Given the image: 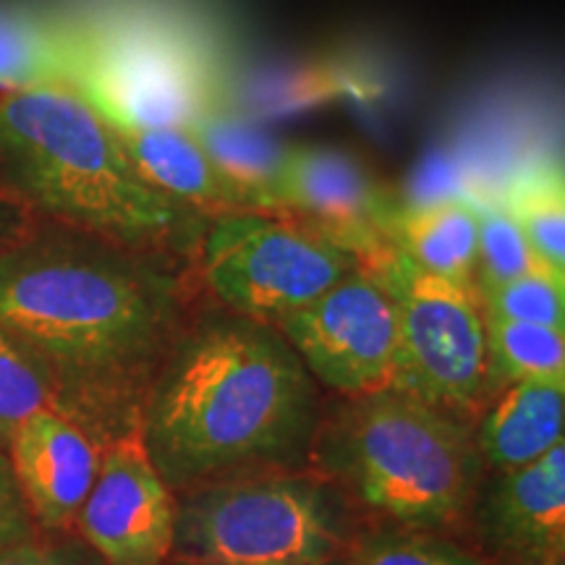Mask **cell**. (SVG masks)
<instances>
[{"instance_id":"8","label":"cell","mask_w":565,"mask_h":565,"mask_svg":"<svg viewBox=\"0 0 565 565\" xmlns=\"http://www.w3.org/2000/svg\"><path fill=\"white\" fill-rule=\"evenodd\" d=\"M79 42L74 87L118 129H192L217 108L192 47L152 30H108Z\"/></svg>"},{"instance_id":"14","label":"cell","mask_w":565,"mask_h":565,"mask_svg":"<svg viewBox=\"0 0 565 565\" xmlns=\"http://www.w3.org/2000/svg\"><path fill=\"white\" fill-rule=\"evenodd\" d=\"M134 162L162 194L204 217L252 212L189 129H118Z\"/></svg>"},{"instance_id":"13","label":"cell","mask_w":565,"mask_h":565,"mask_svg":"<svg viewBox=\"0 0 565 565\" xmlns=\"http://www.w3.org/2000/svg\"><path fill=\"white\" fill-rule=\"evenodd\" d=\"M487 542L524 561L563 557L565 545V443L540 461L500 471L482 500Z\"/></svg>"},{"instance_id":"2","label":"cell","mask_w":565,"mask_h":565,"mask_svg":"<svg viewBox=\"0 0 565 565\" xmlns=\"http://www.w3.org/2000/svg\"><path fill=\"white\" fill-rule=\"evenodd\" d=\"M317 429L315 380L278 328L215 315L179 338L154 380L141 440L171 487L291 461Z\"/></svg>"},{"instance_id":"12","label":"cell","mask_w":565,"mask_h":565,"mask_svg":"<svg viewBox=\"0 0 565 565\" xmlns=\"http://www.w3.org/2000/svg\"><path fill=\"white\" fill-rule=\"evenodd\" d=\"M9 450L13 479L34 519L47 529L74 521L100 469L89 437L55 408H42L13 433Z\"/></svg>"},{"instance_id":"27","label":"cell","mask_w":565,"mask_h":565,"mask_svg":"<svg viewBox=\"0 0 565 565\" xmlns=\"http://www.w3.org/2000/svg\"><path fill=\"white\" fill-rule=\"evenodd\" d=\"M519 565H563V557H545V561H524Z\"/></svg>"},{"instance_id":"6","label":"cell","mask_w":565,"mask_h":565,"mask_svg":"<svg viewBox=\"0 0 565 565\" xmlns=\"http://www.w3.org/2000/svg\"><path fill=\"white\" fill-rule=\"evenodd\" d=\"M364 267L356 254L278 212H228L202 233V270L225 309L280 328Z\"/></svg>"},{"instance_id":"5","label":"cell","mask_w":565,"mask_h":565,"mask_svg":"<svg viewBox=\"0 0 565 565\" xmlns=\"http://www.w3.org/2000/svg\"><path fill=\"white\" fill-rule=\"evenodd\" d=\"M345 542L341 498L299 475L204 484L179 503L173 553L181 563L299 565L335 561Z\"/></svg>"},{"instance_id":"3","label":"cell","mask_w":565,"mask_h":565,"mask_svg":"<svg viewBox=\"0 0 565 565\" xmlns=\"http://www.w3.org/2000/svg\"><path fill=\"white\" fill-rule=\"evenodd\" d=\"M0 175L66 228L134 249L154 252L204 223L141 175L118 126L74 84L3 92Z\"/></svg>"},{"instance_id":"26","label":"cell","mask_w":565,"mask_h":565,"mask_svg":"<svg viewBox=\"0 0 565 565\" xmlns=\"http://www.w3.org/2000/svg\"><path fill=\"white\" fill-rule=\"evenodd\" d=\"M0 565H74L58 550L32 545L30 540L0 547Z\"/></svg>"},{"instance_id":"10","label":"cell","mask_w":565,"mask_h":565,"mask_svg":"<svg viewBox=\"0 0 565 565\" xmlns=\"http://www.w3.org/2000/svg\"><path fill=\"white\" fill-rule=\"evenodd\" d=\"M173 490L154 469L141 433H129L100 458L84 500L82 534L108 565H162L173 553Z\"/></svg>"},{"instance_id":"28","label":"cell","mask_w":565,"mask_h":565,"mask_svg":"<svg viewBox=\"0 0 565 565\" xmlns=\"http://www.w3.org/2000/svg\"><path fill=\"white\" fill-rule=\"evenodd\" d=\"M183 565H212V563H183ZM299 565H338V563L328 561V563H299Z\"/></svg>"},{"instance_id":"4","label":"cell","mask_w":565,"mask_h":565,"mask_svg":"<svg viewBox=\"0 0 565 565\" xmlns=\"http://www.w3.org/2000/svg\"><path fill=\"white\" fill-rule=\"evenodd\" d=\"M317 458L364 505L412 529L456 521L479 466L461 422L393 387L345 406L322 429Z\"/></svg>"},{"instance_id":"15","label":"cell","mask_w":565,"mask_h":565,"mask_svg":"<svg viewBox=\"0 0 565 565\" xmlns=\"http://www.w3.org/2000/svg\"><path fill=\"white\" fill-rule=\"evenodd\" d=\"M565 377L519 380L490 408L479 429V454L498 471L540 461L563 443Z\"/></svg>"},{"instance_id":"16","label":"cell","mask_w":565,"mask_h":565,"mask_svg":"<svg viewBox=\"0 0 565 565\" xmlns=\"http://www.w3.org/2000/svg\"><path fill=\"white\" fill-rule=\"evenodd\" d=\"M477 204L463 200L395 207L387 238L408 263L437 278L471 286L477 273Z\"/></svg>"},{"instance_id":"9","label":"cell","mask_w":565,"mask_h":565,"mask_svg":"<svg viewBox=\"0 0 565 565\" xmlns=\"http://www.w3.org/2000/svg\"><path fill=\"white\" fill-rule=\"evenodd\" d=\"M312 377L345 395L393 385L398 315L383 280L359 267L280 324Z\"/></svg>"},{"instance_id":"19","label":"cell","mask_w":565,"mask_h":565,"mask_svg":"<svg viewBox=\"0 0 565 565\" xmlns=\"http://www.w3.org/2000/svg\"><path fill=\"white\" fill-rule=\"evenodd\" d=\"M487 380L519 383V380L565 377L563 328L515 322L484 315Z\"/></svg>"},{"instance_id":"24","label":"cell","mask_w":565,"mask_h":565,"mask_svg":"<svg viewBox=\"0 0 565 565\" xmlns=\"http://www.w3.org/2000/svg\"><path fill=\"white\" fill-rule=\"evenodd\" d=\"M349 565H479L475 555L427 532H383L353 550Z\"/></svg>"},{"instance_id":"1","label":"cell","mask_w":565,"mask_h":565,"mask_svg":"<svg viewBox=\"0 0 565 565\" xmlns=\"http://www.w3.org/2000/svg\"><path fill=\"white\" fill-rule=\"evenodd\" d=\"M181 282L150 249L76 228L0 249V330L55 380L129 391L183 335Z\"/></svg>"},{"instance_id":"25","label":"cell","mask_w":565,"mask_h":565,"mask_svg":"<svg viewBox=\"0 0 565 565\" xmlns=\"http://www.w3.org/2000/svg\"><path fill=\"white\" fill-rule=\"evenodd\" d=\"M32 536L30 508L21 498L11 461L0 454V547L26 542Z\"/></svg>"},{"instance_id":"21","label":"cell","mask_w":565,"mask_h":565,"mask_svg":"<svg viewBox=\"0 0 565 565\" xmlns=\"http://www.w3.org/2000/svg\"><path fill=\"white\" fill-rule=\"evenodd\" d=\"M42 408H55V377L17 338L0 330V445Z\"/></svg>"},{"instance_id":"22","label":"cell","mask_w":565,"mask_h":565,"mask_svg":"<svg viewBox=\"0 0 565 565\" xmlns=\"http://www.w3.org/2000/svg\"><path fill=\"white\" fill-rule=\"evenodd\" d=\"M477 288L542 270L524 231L505 204H477Z\"/></svg>"},{"instance_id":"18","label":"cell","mask_w":565,"mask_h":565,"mask_svg":"<svg viewBox=\"0 0 565 565\" xmlns=\"http://www.w3.org/2000/svg\"><path fill=\"white\" fill-rule=\"evenodd\" d=\"M79 42L34 13L0 3V89L74 84Z\"/></svg>"},{"instance_id":"23","label":"cell","mask_w":565,"mask_h":565,"mask_svg":"<svg viewBox=\"0 0 565 565\" xmlns=\"http://www.w3.org/2000/svg\"><path fill=\"white\" fill-rule=\"evenodd\" d=\"M477 299L490 317L550 328H563L565 322V278L547 267L498 286H479Z\"/></svg>"},{"instance_id":"20","label":"cell","mask_w":565,"mask_h":565,"mask_svg":"<svg viewBox=\"0 0 565 565\" xmlns=\"http://www.w3.org/2000/svg\"><path fill=\"white\" fill-rule=\"evenodd\" d=\"M508 210L519 221L536 259L565 278V186L563 173L540 168L513 186Z\"/></svg>"},{"instance_id":"17","label":"cell","mask_w":565,"mask_h":565,"mask_svg":"<svg viewBox=\"0 0 565 565\" xmlns=\"http://www.w3.org/2000/svg\"><path fill=\"white\" fill-rule=\"evenodd\" d=\"M228 179L246 207L254 212H275V194L291 147L275 139L263 126L242 116H228L215 108L189 129Z\"/></svg>"},{"instance_id":"7","label":"cell","mask_w":565,"mask_h":565,"mask_svg":"<svg viewBox=\"0 0 565 565\" xmlns=\"http://www.w3.org/2000/svg\"><path fill=\"white\" fill-rule=\"evenodd\" d=\"M370 270L398 315L393 391L437 408H469L487 385L484 312L471 286L437 278L395 249Z\"/></svg>"},{"instance_id":"11","label":"cell","mask_w":565,"mask_h":565,"mask_svg":"<svg viewBox=\"0 0 565 565\" xmlns=\"http://www.w3.org/2000/svg\"><path fill=\"white\" fill-rule=\"evenodd\" d=\"M275 212L356 254L364 267L393 249L395 207L370 168L341 147H296L282 168Z\"/></svg>"}]
</instances>
